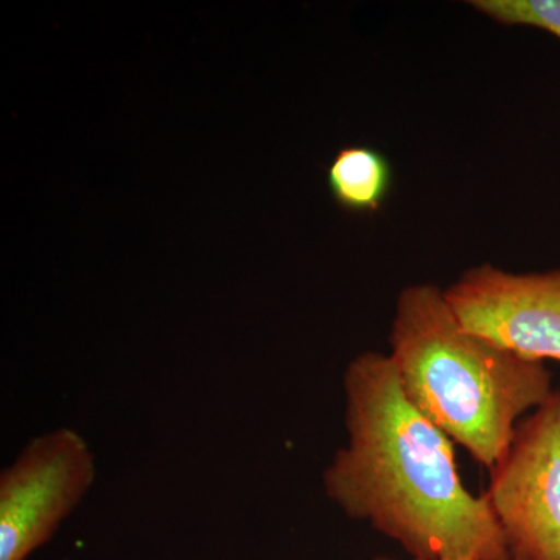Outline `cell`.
<instances>
[{
	"label": "cell",
	"instance_id": "cell-7",
	"mask_svg": "<svg viewBox=\"0 0 560 560\" xmlns=\"http://www.w3.org/2000/svg\"><path fill=\"white\" fill-rule=\"evenodd\" d=\"M470 7L508 27H533L560 39V0H471Z\"/></svg>",
	"mask_w": 560,
	"mask_h": 560
},
{
	"label": "cell",
	"instance_id": "cell-8",
	"mask_svg": "<svg viewBox=\"0 0 560 560\" xmlns=\"http://www.w3.org/2000/svg\"><path fill=\"white\" fill-rule=\"evenodd\" d=\"M372 560H399L394 558H388V556H377V558H374ZM411 560H423V559H412ZM442 560H471V559H442Z\"/></svg>",
	"mask_w": 560,
	"mask_h": 560
},
{
	"label": "cell",
	"instance_id": "cell-2",
	"mask_svg": "<svg viewBox=\"0 0 560 560\" xmlns=\"http://www.w3.org/2000/svg\"><path fill=\"white\" fill-rule=\"evenodd\" d=\"M388 355L407 399L488 470L510 448L523 416L555 390L544 361L464 329L434 283L401 290Z\"/></svg>",
	"mask_w": 560,
	"mask_h": 560
},
{
	"label": "cell",
	"instance_id": "cell-4",
	"mask_svg": "<svg viewBox=\"0 0 560 560\" xmlns=\"http://www.w3.org/2000/svg\"><path fill=\"white\" fill-rule=\"evenodd\" d=\"M95 474L94 453L79 431L33 438L0 474V560H27L49 544Z\"/></svg>",
	"mask_w": 560,
	"mask_h": 560
},
{
	"label": "cell",
	"instance_id": "cell-6",
	"mask_svg": "<svg viewBox=\"0 0 560 560\" xmlns=\"http://www.w3.org/2000/svg\"><path fill=\"white\" fill-rule=\"evenodd\" d=\"M388 158L370 145H346L327 167V187L335 205L346 212L375 213L393 189Z\"/></svg>",
	"mask_w": 560,
	"mask_h": 560
},
{
	"label": "cell",
	"instance_id": "cell-3",
	"mask_svg": "<svg viewBox=\"0 0 560 560\" xmlns=\"http://www.w3.org/2000/svg\"><path fill=\"white\" fill-rule=\"evenodd\" d=\"M486 490L511 560H560V388L515 430Z\"/></svg>",
	"mask_w": 560,
	"mask_h": 560
},
{
	"label": "cell",
	"instance_id": "cell-1",
	"mask_svg": "<svg viewBox=\"0 0 560 560\" xmlns=\"http://www.w3.org/2000/svg\"><path fill=\"white\" fill-rule=\"evenodd\" d=\"M342 389L348 444L324 470L326 495L412 559L511 560L488 497L464 486L455 442L407 399L388 353L357 355Z\"/></svg>",
	"mask_w": 560,
	"mask_h": 560
},
{
	"label": "cell",
	"instance_id": "cell-5",
	"mask_svg": "<svg viewBox=\"0 0 560 560\" xmlns=\"http://www.w3.org/2000/svg\"><path fill=\"white\" fill-rule=\"evenodd\" d=\"M464 329L523 359L560 363V268L510 272L482 264L444 290Z\"/></svg>",
	"mask_w": 560,
	"mask_h": 560
},
{
	"label": "cell",
	"instance_id": "cell-9",
	"mask_svg": "<svg viewBox=\"0 0 560 560\" xmlns=\"http://www.w3.org/2000/svg\"><path fill=\"white\" fill-rule=\"evenodd\" d=\"M61 560H70V559H68V558H65V559H61Z\"/></svg>",
	"mask_w": 560,
	"mask_h": 560
}]
</instances>
